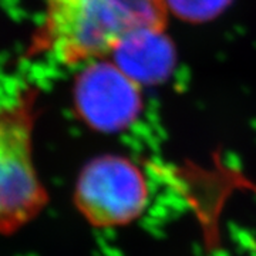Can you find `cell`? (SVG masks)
I'll list each match as a JSON object with an SVG mask.
<instances>
[{
  "label": "cell",
  "instance_id": "1",
  "mask_svg": "<svg viewBox=\"0 0 256 256\" xmlns=\"http://www.w3.org/2000/svg\"><path fill=\"white\" fill-rule=\"evenodd\" d=\"M164 0H43L24 57L68 67L108 57L118 40L144 28H165Z\"/></svg>",
  "mask_w": 256,
  "mask_h": 256
},
{
  "label": "cell",
  "instance_id": "2",
  "mask_svg": "<svg viewBox=\"0 0 256 256\" xmlns=\"http://www.w3.org/2000/svg\"><path fill=\"white\" fill-rule=\"evenodd\" d=\"M38 96V88L28 86L0 107V235L24 228L48 202L34 162Z\"/></svg>",
  "mask_w": 256,
  "mask_h": 256
},
{
  "label": "cell",
  "instance_id": "3",
  "mask_svg": "<svg viewBox=\"0 0 256 256\" xmlns=\"http://www.w3.org/2000/svg\"><path fill=\"white\" fill-rule=\"evenodd\" d=\"M74 205L94 228L134 222L146 210L148 188L141 170L120 156H97L82 166L74 185Z\"/></svg>",
  "mask_w": 256,
  "mask_h": 256
},
{
  "label": "cell",
  "instance_id": "4",
  "mask_svg": "<svg viewBox=\"0 0 256 256\" xmlns=\"http://www.w3.org/2000/svg\"><path fill=\"white\" fill-rule=\"evenodd\" d=\"M76 117L98 132H118L141 114V86L122 73L108 57L80 66L72 88Z\"/></svg>",
  "mask_w": 256,
  "mask_h": 256
},
{
  "label": "cell",
  "instance_id": "5",
  "mask_svg": "<svg viewBox=\"0 0 256 256\" xmlns=\"http://www.w3.org/2000/svg\"><path fill=\"white\" fill-rule=\"evenodd\" d=\"M108 58L132 82L152 86L172 74L176 50L165 28H144L121 37Z\"/></svg>",
  "mask_w": 256,
  "mask_h": 256
},
{
  "label": "cell",
  "instance_id": "6",
  "mask_svg": "<svg viewBox=\"0 0 256 256\" xmlns=\"http://www.w3.org/2000/svg\"><path fill=\"white\" fill-rule=\"evenodd\" d=\"M232 0H164L166 13L188 22L205 23L228 9Z\"/></svg>",
  "mask_w": 256,
  "mask_h": 256
}]
</instances>
